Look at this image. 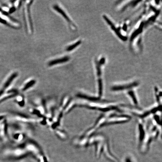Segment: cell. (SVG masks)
Here are the masks:
<instances>
[{"mask_svg": "<svg viewBox=\"0 0 162 162\" xmlns=\"http://www.w3.org/2000/svg\"><path fill=\"white\" fill-rule=\"evenodd\" d=\"M16 10V8L15 6H12V7L10 9V10H9L8 13L9 14H12L14 12H15V11Z\"/></svg>", "mask_w": 162, "mask_h": 162, "instance_id": "cell-19", "label": "cell"}, {"mask_svg": "<svg viewBox=\"0 0 162 162\" xmlns=\"http://www.w3.org/2000/svg\"><path fill=\"white\" fill-rule=\"evenodd\" d=\"M0 139L4 141L8 140L7 124L6 119L0 121Z\"/></svg>", "mask_w": 162, "mask_h": 162, "instance_id": "cell-6", "label": "cell"}, {"mask_svg": "<svg viewBox=\"0 0 162 162\" xmlns=\"http://www.w3.org/2000/svg\"><path fill=\"white\" fill-rule=\"evenodd\" d=\"M138 85V83L136 82L124 84L123 85H118V86H114L112 88V90L114 91H118V90H122L125 89L131 88L132 87H136Z\"/></svg>", "mask_w": 162, "mask_h": 162, "instance_id": "cell-9", "label": "cell"}, {"mask_svg": "<svg viewBox=\"0 0 162 162\" xmlns=\"http://www.w3.org/2000/svg\"><path fill=\"white\" fill-rule=\"evenodd\" d=\"M11 118L13 120L23 123H33L40 122L43 123L44 118H32L21 114H13L11 116Z\"/></svg>", "mask_w": 162, "mask_h": 162, "instance_id": "cell-3", "label": "cell"}, {"mask_svg": "<svg viewBox=\"0 0 162 162\" xmlns=\"http://www.w3.org/2000/svg\"><path fill=\"white\" fill-rule=\"evenodd\" d=\"M13 139L16 142L20 143L23 141L25 138V134L21 131H17L13 135Z\"/></svg>", "mask_w": 162, "mask_h": 162, "instance_id": "cell-12", "label": "cell"}, {"mask_svg": "<svg viewBox=\"0 0 162 162\" xmlns=\"http://www.w3.org/2000/svg\"><path fill=\"white\" fill-rule=\"evenodd\" d=\"M15 101L20 107H23L25 105V98L22 95L18 94L17 95L15 98Z\"/></svg>", "mask_w": 162, "mask_h": 162, "instance_id": "cell-15", "label": "cell"}, {"mask_svg": "<svg viewBox=\"0 0 162 162\" xmlns=\"http://www.w3.org/2000/svg\"><path fill=\"white\" fill-rule=\"evenodd\" d=\"M33 2V1H30V3L28 5V17L29 20V24L30 27V29H31L32 31L33 32L34 28H33V26L32 23V18L31 16V14H30V6L32 4V2Z\"/></svg>", "mask_w": 162, "mask_h": 162, "instance_id": "cell-16", "label": "cell"}, {"mask_svg": "<svg viewBox=\"0 0 162 162\" xmlns=\"http://www.w3.org/2000/svg\"><path fill=\"white\" fill-rule=\"evenodd\" d=\"M70 59V57L68 56H66V57H62V58L57 59L48 62V66L51 67V66L55 65L65 63V62H68Z\"/></svg>", "mask_w": 162, "mask_h": 162, "instance_id": "cell-11", "label": "cell"}, {"mask_svg": "<svg viewBox=\"0 0 162 162\" xmlns=\"http://www.w3.org/2000/svg\"><path fill=\"white\" fill-rule=\"evenodd\" d=\"M70 98L68 96H66L62 99L59 106L54 112L49 125L52 130H55L57 128L60 123L61 118L64 112L65 108L67 107Z\"/></svg>", "mask_w": 162, "mask_h": 162, "instance_id": "cell-1", "label": "cell"}, {"mask_svg": "<svg viewBox=\"0 0 162 162\" xmlns=\"http://www.w3.org/2000/svg\"><path fill=\"white\" fill-rule=\"evenodd\" d=\"M127 94L129 96H130L131 99H132V100L134 104H136V105H137L138 101L137 99L136 98L134 92L132 90H130V91L128 92Z\"/></svg>", "mask_w": 162, "mask_h": 162, "instance_id": "cell-18", "label": "cell"}, {"mask_svg": "<svg viewBox=\"0 0 162 162\" xmlns=\"http://www.w3.org/2000/svg\"><path fill=\"white\" fill-rule=\"evenodd\" d=\"M17 72H14V73L12 74L2 84V85L0 86V97L6 91L9 90V87L11 85V83H12L13 81L17 77Z\"/></svg>", "mask_w": 162, "mask_h": 162, "instance_id": "cell-5", "label": "cell"}, {"mask_svg": "<svg viewBox=\"0 0 162 162\" xmlns=\"http://www.w3.org/2000/svg\"><path fill=\"white\" fill-rule=\"evenodd\" d=\"M103 18H104V20H105L106 22L108 24V25H109V26L110 27V28L112 29V30L114 32L115 34L118 36V37L119 38H121V39H122L123 41L127 40V37L123 36L122 35L121 33L119 31V30L118 28L117 29L116 28L115 26L114 25V24L112 22V21L110 20L109 18L107 17L106 16L104 15L103 16Z\"/></svg>", "mask_w": 162, "mask_h": 162, "instance_id": "cell-7", "label": "cell"}, {"mask_svg": "<svg viewBox=\"0 0 162 162\" xmlns=\"http://www.w3.org/2000/svg\"><path fill=\"white\" fill-rule=\"evenodd\" d=\"M55 130V134L57 137L60 138L61 139L65 140L67 138V134L65 131L59 129L57 128Z\"/></svg>", "mask_w": 162, "mask_h": 162, "instance_id": "cell-14", "label": "cell"}, {"mask_svg": "<svg viewBox=\"0 0 162 162\" xmlns=\"http://www.w3.org/2000/svg\"><path fill=\"white\" fill-rule=\"evenodd\" d=\"M81 44V40L78 41L76 43H74V44H71V45L68 47L67 48H66V51L67 52H70V51L73 50L77 48Z\"/></svg>", "mask_w": 162, "mask_h": 162, "instance_id": "cell-17", "label": "cell"}, {"mask_svg": "<svg viewBox=\"0 0 162 162\" xmlns=\"http://www.w3.org/2000/svg\"><path fill=\"white\" fill-rule=\"evenodd\" d=\"M30 112L33 114L39 116V118H44L45 114V106L42 101H37L34 107L30 108Z\"/></svg>", "mask_w": 162, "mask_h": 162, "instance_id": "cell-4", "label": "cell"}, {"mask_svg": "<svg viewBox=\"0 0 162 162\" xmlns=\"http://www.w3.org/2000/svg\"><path fill=\"white\" fill-rule=\"evenodd\" d=\"M105 57H102L99 59L95 61V67L96 70L97 79L99 95L101 97L103 93V67L105 63Z\"/></svg>", "mask_w": 162, "mask_h": 162, "instance_id": "cell-2", "label": "cell"}, {"mask_svg": "<svg viewBox=\"0 0 162 162\" xmlns=\"http://www.w3.org/2000/svg\"><path fill=\"white\" fill-rule=\"evenodd\" d=\"M125 161L126 162H131L130 159H128V158L126 159Z\"/></svg>", "mask_w": 162, "mask_h": 162, "instance_id": "cell-20", "label": "cell"}, {"mask_svg": "<svg viewBox=\"0 0 162 162\" xmlns=\"http://www.w3.org/2000/svg\"><path fill=\"white\" fill-rule=\"evenodd\" d=\"M53 8L54 9V10H55L56 11H57V12L61 14L63 17L66 20H67V22H68L69 23H70V25L72 26H74V28L76 27V26L74 25L73 23L71 21V20H70V19L68 17V16L66 13L61 8H60L59 6H57V5H54V6H53Z\"/></svg>", "mask_w": 162, "mask_h": 162, "instance_id": "cell-10", "label": "cell"}, {"mask_svg": "<svg viewBox=\"0 0 162 162\" xmlns=\"http://www.w3.org/2000/svg\"><path fill=\"white\" fill-rule=\"evenodd\" d=\"M18 94V90L15 89H9L0 97V103L5 101L6 99L15 97Z\"/></svg>", "mask_w": 162, "mask_h": 162, "instance_id": "cell-8", "label": "cell"}, {"mask_svg": "<svg viewBox=\"0 0 162 162\" xmlns=\"http://www.w3.org/2000/svg\"><path fill=\"white\" fill-rule=\"evenodd\" d=\"M36 83V81L35 80H30L26 83L23 86L22 88L20 89V90L22 92L26 91L28 89L30 88L32 86H34Z\"/></svg>", "mask_w": 162, "mask_h": 162, "instance_id": "cell-13", "label": "cell"}]
</instances>
